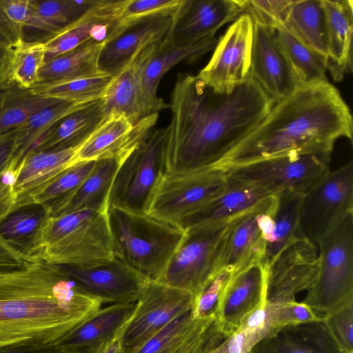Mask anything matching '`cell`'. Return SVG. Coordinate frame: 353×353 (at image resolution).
<instances>
[{
    "label": "cell",
    "mask_w": 353,
    "mask_h": 353,
    "mask_svg": "<svg viewBox=\"0 0 353 353\" xmlns=\"http://www.w3.org/2000/svg\"><path fill=\"white\" fill-rule=\"evenodd\" d=\"M275 101L252 78L228 92L197 75L177 77L168 128L167 173L216 167L263 121Z\"/></svg>",
    "instance_id": "cell-1"
},
{
    "label": "cell",
    "mask_w": 353,
    "mask_h": 353,
    "mask_svg": "<svg viewBox=\"0 0 353 353\" xmlns=\"http://www.w3.org/2000/svg\"><path fill=\"white\" fill-rule=\"evenodd\" d=\"M351 111L327 80L299 86L214 168L229 170L263 159L331 154L339 138L352 141Z\"/></svg>",
    "instance_id": "cell-2"
},
{
    "label": "cell",
    "mask_w": 353,
    "mask_h": 353,
    "mask_svg": "<svg viewBox=\"0 0 353 353\" xmlns=\"http://www.w3.org/2000/svg\"><path fill=\"white\" fill-rule=\"evenodd\" d=\"M103 303L59 265L35 261L0 274V347L54 344Z\"/></svg>",
    "instance_id": "cell-3"
},
{
    "label": "cell",
    "mask_w": 353,
    "mask_h": 353,
    "mask_svg": "<svg viewBox=\"0 0 353 353\" xmlns=\"http://www.w3.org/2000/svg\"><path fill=\"white\" fill-rule=\"evenodd\" d=\"M108 210L85 209L49 216L32 258L59 265L91 266L114 259Z\"/></svg>",
    "instance_id": "cell-4"
},
{
    "label": "cell",
    "mask_w": 353,
    "mask_h": 353,
    "mask_svg": "<svg viewBox=\"0 0 353 353\" xmlns=\"http://www.w3.org/2000/svg\"><path fill=\"white\" fill-rule=\"evenodd\" d=\"M114 256L148 281H157L179 244L184 231L147 213L108 207Z\"/></svg>",
    "instance_id": "cell-5"
},
{
    "label": "cell",
    "mask_w": 353,
    "mask_h": 353,
    "mask_svg": "<svg viewBox=\"0 0 353 353\" xmlns=\"http://www.w3.org/2000/svg\"><path fill=\"white\" fill-rule=\"evenodd\" d=\"M239 216L184 230L179 244L157 282L198 295L219 272L227 237Z\"/></svg>",
    "instance_id": "cell-6"
},
{
    "label": "cell",
    "mask_w": 353,
    "mask_h": 353,
    "mask_svg": "<svg viewBox=\"0 0 353 353\" xmlns=\"http://www.w3.org/2000/svg\"><path fill=\"white\" fill-rule=\"evenodd\" d=\"M319 272L302 303L322 316L353 300V212L317 242Z\"/></svg>",
    "instance_id": "cell-7"
},
{
    "label": "cell",
    "mask_w": 353,
    "mask_h": 353,
    "mask_svg": "<svg viewBox=\"0 0 353 353\" xmlns=\"http://www.w3.org/2000/svg\"><path fill=\"white\" fill-rule=\"evenodd\" d=\"M168 128L153 130L121 162L114 178L108 207L148 213L154 192L167 173Z\"/></svg>",
    "instance_id": "cell-8"
},
{
    "label": "cell",
    "mask_w": 353,
    "mask_h": 353,
    "mask_svg": "<svg viewBox=\"0 0 353 353\" xmlns=\"http://www.w3.org/2000/svg\"><path fill=\"white\" fill-rule=\"evenodd\" d=\"M331 154L287 155L256 161L226 170L229 185L261 188L273 194L303 195L330 171Z\"/></svg>",
    "instance_id": "cell-9"
},
{
    "label": "cell",
    "mask_w": 353,
    "mask_h": 353,
    "mask_svg": "<svg viewBox=\"0 0 353 353\" xmlns=\"http://www.w3.org/2000/svg\"><path fill=\"white\" fill-rule=\"evenodd\" d=\"M227 188L226 170L219 168L182 174L166 173L158 184L147 214L178 226L183 219Z\"/></svg>",
    "instance_id": "cell-10"
},
{
    "label": "cell",
    "mask_w": 353,
    "mask_h": 353,
    "mask_svg": "<svg viewBox=\"0 0 353 353\" xmlns=\"http://www.w3.org/2000/svg\"><path fill=\"white\" fill-rule=\"evenodd\" d=\"M353 212V161L329 171L301 199L299 227L303 237L316 245L348 212Z\"/></svg>",
    "instance_id": "cell-11"
},
{
    "label": "cell",
    "mask_w": 353,
    "mask_h": 353,
    "mask_svg": "<svg viewBox=\"0 0 353 353\" xmlns=\"http://www.w3.org/2000/svg\"><path fill=\"white\" fill-rule=\"evenodd\" d=\"M194 298L189 292L148 281L123 330V353H132L175 317L191 310Z\"/></svg>",
    "instance_id": "cell-12"
},
{
    "label": "cell",
    "mask_w": 353,
    "mask_h": 353,
    "mask_svg": "<svg viewBox=\"0 0 353 353\" xmlns=\"http://www.w3.org/2000/svg\"><path fill=\"white\" fill-rule=\"evenodd\" d=\"M254 21L241 14L227 29L197 76L219 92H228L250 77Z\"/></svg>",
    "instance_id": "cell-13"
},
{
    "label": "cell",
    "mask_w": 353,
    "mask_h": 353,
    "mask_svg": "<svg viewBox=\"0 0 353 353\" xmlns=\"http://www.w3.org/2000/svg\"><path fill=\"white\" fill-rule=\"evenodd\" d=\"M265 268V303L296 301L314 284L319 272L317 247L299 237L286 245Z\"/></svg>",
    "instance_id": "cell-14"
},
{
    "label": "cell",
    "mask_w": 353,
    "mask_h": 353,
    "mask_svg": "<svg viewBox=\"0 0 353 353\" xmlns=\"http://www.w3.org/2000/svg\"><path fill=\"white\" fill-rule=\"evenodd\" d=\"M174 12L157 13L119 21L100 51L99 71L114 77L144 47L150 43H161L170 32Z\"/></svg>",
    "instance_id": "cell-15"
},
{
    "label": "cell",
    "mask_w": 353,
    "mask_h": 353,
    "mask_svg": "<svg viewBox=\"0 0 353 353\" xmlns=\"http://www.w3.org/2000/svg\"><path fill=\"white\" fill-rule=\"evenodd\" d=\"M61 266L85 292L104 303H135L148 281L117 257L91 266Z\"/></svg>",
    "instance_id": "cell-16"
},
{
    "label": "cell",
    "mask_w": 353,
    "mask_h": 353,
    "mask_svg": "<svg viewBox=\"0 0 353 353\" xmlns=\"http://www.w3.org/2000/svg\"><path fill=\"white\" fill-rule=\"evenodd\" d=\"M254 24L250 75L276 102L300 85L277 41L276 30Z\"/></svg>",
    "instance_id": "cell-17"
},
{
    "label": "cell",
    "mask_w": 353,
    "mask_h": 353,
    "mask_svg": "<svg viewBox=\"0 0 353 353\" xmlns=\"http://www.w3.org/2000/svg\"><path fill=\"white\" fill-rule=\"evenodd\" d=\"M265 305V268L261 262H256L232 273L216 315V332L225 339L245 316Z\"/></svg>",
    "instance_id": "cell-18"
},
{
    "label": "cell",
    "mask_w": 353,
    "mask_h": 353,
    "mask_svg": "<svg viewBox=\"0 0 353 353\" xmlns=\"http://www.w3.org/2000/svg\"><path fill=\"white\" fill-rule=\"evenodd\" d=\"M241 14L238 0H183L174 13L165 40L183 45L215 36L223 26Z\"/></svg>",
    "instance_id": "cell-19"
},
{
    "label": "cell",
    "mask_w": 353,
    "mask_h": 353,
    "mask_svg": "<svg viewBox=\"0 0 353 353\" xmlns=\"http://www.w3.org/2000/svg\"><path fill=\"white\" fill-rule=\"evenodd\" d=\"M159 114L132 124L118 114L107 115L101 124L78 149L76 161L118 158L121 161L154 130Z\"/></svg>",
    "instance_id": "cell-20"
},
{
    "label": "cell",
    "mask_w": 353,
    "mask_h": 353,
    "mask_svg": "<svg viewBox=\"0 0 353 353\" xmlns=\"http://www.w3.org/2000/svg\"><path fill=\"white\" fill-rule=\"evenodd\" d=\"M214 321L194 318L191 309L172 319L132 353H202L223 339Z\"/></svg>",
    "instance_id": "cell-21"
},
{
    "label": "cell",
    "mask_w": 353,
    "mask_h": 353,
    "mask_svg": "<svg viewBox=\"0 0 353 353\" xmlns=\"http://www.w3.org/2000/svg\"><path fill=\"white\" fill-rule=\"evenodd\" d=\"M126 2L127 0H101L81 18L48 37L44 41L46 61L90 40L104 41L120 21Z\"/></svg>",
    "instance_id": "cell-22"
},
{
    "label": "cell",
    "mask_w": 353,
    "mask_h": 353,
    "mask_svg": "<svg viewBox=\"0 0 353 353\" xmlns=\"http://www.w3.org/2000/svg\"><path fill=\"white\" fill-rule=\"evenodd\" d=\"M216 43L215 36L183 45L172 44L165 39L156 48L142 72L143 101L147 117L170 107L157 94L164 74L180 62L198 59L214 49Z\"/></svg>",
    "instance_id": "cell-23"
},
{
    "label": "cell",
    "mask_w": 353,
    "mask_h": 353,
    "mask_svg": "<svg viewBox=\"0 0 353 353\" xmlns=\"http://www.w3.org/2000/svg\"><path fill=\"white\" fill-rule=\"evenodd\" d=\"M250 353H345L323 317L283 326L259 341Z\"/></svg>",
    "instance_id": "cell-24"
},
{
    "label": "cell",
    "mask_w": 353,
    "mask_h": 353,
    "mask_svg": "<svg viewBox=\"0 0 353 353\" xmlns=\"http://www.w3.org/2000/svg\"><path fill=\"white\" fill-rule=\"evenodd\" d=\"M135 307L136 302L101 307L54 344L62 353H92L125 327Z\"/></svg>",
    "instance_id": "cell-25"
},
{
    "label": "cell",
    "mask_w": 353,
    "mask_h": 353,
    "mask_svg": "<svg viewBox=\"0 0 353 353\" xmlns=\"http://www.w3.org/2000/svg\"><path fill=\"white\" fill-rule=\"evenodd\" d=\"M275 196L268 197L237 218L227 237L219 271L227 270L234 273L256 262L263 264L265 242L259 217Z\"/></svg>",
    "instance_id": "cell-26"
},
{
    "label": "cell",
    "mask_w": 353,
    "mask_h": 353,
    "mask_svg": "<svg viewBox=\"0 0 353 353\" xmlns=\"http://www.w3.org/2000/svg\"><path fill=\"white\" fill-rule=\"evenodd\" d=\"M160 43L144 47L123 70L112 77L101 98L107 115L123 116L134 125L147 117L143 101L142 72Z\"/></svg>",
    "instance_id": "cell-27"
},
{
    "label": "cell",
    "mask_w": 353,
    "mask_h": 353,
    "mask_svg": "<svg viewBox=\"0 0 353 353\" xmlns=\"http://www.w3.org/2000/svg\"><path fill=\"white\" fill-rule=\"evenodd\" d=\"M326 25L327 70L336 81L352 72L353 2L322 0Z\"/></svg>",
    "instance_id": "cell-28"
},
{
    "label": "cell",
    "mask_w": 353,
    "mask_h": 353,
    "mask_svg": "<svg viewBox=\"0 0 353 353\" xmlns=\"http://www.w3.org/2000/svg\"><path fill=\"white\" fill-rule=\"evenodd\" d=\"M78 149L37 152L28 156L14 176L12 187L16 203L14 210L22 207L32 195L76 163Z\"/></svg>",
    "instance_id": "cell-29"
},
{
    "label": "cell",
    "mask_w": 353,
    "mask_h": 353,
    "mask_svg": "<svg viewBox=\"0 0 353 353\" xmlns=\"http://www.w3.org/2000/svg\"><path fill=\"white\" fill-rule=\"evenodd\" d=\"M106 117L102 99L85 103L60 120L35 152L79 148Z\"/></svg>",
    "instance_id": "cell-30"
},
{
    "label": "cell",
    "mask_w": 353,
    "mask_h": 353,
    "mask_svg": "<svg viewBox=\"0 0 353 353\" xmlns=\"http://www.w3.org/2000/svg\"><path fill=\"white\" fill-rule=\"evenodd\" d=\"M273 194L251 186L229 185L220 195L183 219V230L199 225L233 219L252 209Z\"/></svg>",
    "instance_id": "cell-31"
},
{
    "label": "cell",
    "mask_w": 353,
    "mask_h": 353,
    "mask_svg": "<svg viewBox=\"0 0 353 353\" xmlns=\"http://www.w3.org/2000/svg\"><path fill=\"white\" fill-rule=\"evenodd\" d=\"M104 41L90 40L68 52L46 61L40 70L38 84L104 75L98 67L99 56Z\"/></svg>",
    "instance_id": "cell-32"
},
{
    "label": "cell",
    "mask_w": 353,
    "mask_h": 353,
    "mask_svg": "<svg viewBox=\"0 0 353 353\" xmlns=\"http://www.w3.org/2000/svg\"><path fill=\"white\" fill-rule=\"evenodd\" d=\"M87 103L62 100L35 114L20 125L17 128V146L10 172L15 176L23 161L37 151L52 128L63 117Z\"/></svg>",
    "instance_id": "cell-33"
},
{
    "label": "cell",
    "mask_w": 353,
    "mask_h": 353,
    "mask_svg": "<svg viewBox=\"0 0 353 353\" xmlns=\"http://www.w3.org/2000/svg\"><path fill=\"white\" fill-rule=\"evenodd\" d=\"M121 161L118 158L96 160L79 188L52 216L85 209L108 210L110 191Z\"/></svg>",
    "instance_id": "cell-34"
},
{
    "label": "cell",
    "mask_w": 353,
    "mask_h": 353,
    "mask_svg": "<svg viewBox=\"0 0 353 353\" xmlns=\"http://www.w3.org/2000/svg\"><path fill=\"white\" fill-rule=\"evenodd\" d=\"M281 28L327 59L326 25L322 0L293 1Z\"/></svg>",
    "instance_id": "cell-35"
},
{
    "label": "cell",
    "mask_w": 353,
    "mask_h": 353,
    "mask_svg": "<svg viewBox=\"0 0 353 353\" xmlns=\"http://www.w3.org/2000/svg\"><path fill=\"white\" fill-rule=\"evenodd\" d=\"M302 196L290 191L276 194L273 230L265 246L264 267H267L286 245L299 237H303L299 227Z\"/></svg>",
    "instance_id": "cell-36"
},
{
    "label": "cell",
    "mask_w": 353,
    "mask_h": 353,
    "mask_svg": "<svg viewBox=\"0 0 353 353\" xmlns=\"http://www.w3.org/2000/svg\"><path fill=\"white\" fill-rule=\"evenodd\" d=\"M48 216L43 205L31 204L20 207L12 211L0 224V236L11 246L34 259L32 255L41 229Z\"/></svg>",
    "instance_id": "cell-37"
},
{
    "label": "cell",
    "mask_w": 353,
    "mask_h": 353,
    "mask_svg": "<svg viewBox=\"0 0 353 353\" xmlns=\"http://www.w3.org/2000/svg\"><path fill=\"white\" fill-rule=\"evenodd\" d=\"M94 163L95 161L74 163L32 195L23 206L41 205L46 208L49 216H54L79 188L92 170Z\"/></svg>",
    "instance_id": "cell-38"
},
{
    "label": "cell",
    "mask_w": 353,
    "mask_h": 353,
    "mask_svg": "<svg viewBox=\"0 0 353 353\" xmlns=\"http://www.w3.org/2000/svg\"><path fill=\"white\" fill-rule=\"evenodd\" d=\"M276 36L300 86L327 81V59L283 28L276 29Z\"/></svg>",
    "instance_id": "cell-39"
},
{
    "label": "cell",
    "mask_w": 353,
    "mask_h": 353,
    "mask_svg": "<svg viewBox=\"0 0 353 353\" xmlns=\"http://www.w3.org/2000/svg\"><path fill=\"white\" fill-rule=\"evenodd\" d=\"M44 41L25 40L10 50L7 85L29 90L38 84L39 72L46 63Z\"/></svg>",
    "instance_id": "cell-40"
},
{
    "label": "cell",
    "mask_w": 353,
    "mask_h": 353,
    "mask_svg": "<svg viewBox=\"0 0 353 353\" xmlns=\"http://www.w3.org/2000/svg\"><path fill=\"white\" fill-rule=\"evenodd\" d=\"M61 101L43 97L30 90H21L14 86L0 108V137L18 128L35 114Z\"/></svg>",
    "instance_id": "cell-41"
},
{
    "label": "cell",
    "mask_w": 353,
    "mask_h": 353,
    "mask_svg": "<svg viewBox=\"0 0 353 353\" xmlns=\"http://www.w3.org/2000/svg\"><path fill=\"white\" fill-rule=\"evenodd\" d=\"M112 78L104 74L61 83L37 84L29 90L46 98L87 103L101 99Z\"/></svg>",
    "instance_id": "cell-42"
},
{
    "label": "cell",
    "mask_w": 353,
    "mask_h": 353,
    "mask_svg": "<svg viewBox=\"0 0 353 353\" xmlns=\"http://www.w3.org/2000/svg\"><path fill=\"white\" fill-rule=\"evenodd\" d=\"M274 330L268 323L264 305L245 316L222 343L202 353H250L259 341Z\"/></svg>",
    "instance_id": "cell-43"
},
{
    "label": "cell",
    "mask_w": 353,
    "mask_h": 353,
    "mask_svg": "<svg viewBox=\"0 0 353 353\" xmlns=\"http://www.w3.org/2000/svg\"><path fill=\"white\" fill-rule=\"evenodd\" d=\"M100 1H37V9L41 17L57 32L81 18Z\"/></svg>",
    "instance_id": "cell-44"
},
{
    "label": "cell",
    "mask_w": 353,
    "mask_h": 353,
    "mask_svg": "<svg viewBox=\"0 0 353 353\" xmlns=\"http://www.w3.org/2000/svg\"><path fill=\"white\" fill-rule=\"evenodd\" d=\"M243 13L254 23L274 30L281 28L293 3L292 0H238Z\"/></svg>",
    "instance_id": "cell-45"
},
{
    "label": "cell",
    "mask_w": 353,
    "mask_h": 353,
    "mask_svg": "<svg viewBox=\"0 0 353 353\" xmlns=\"http://www.w3.org/2000/svg\"><path fill=\"white\" fill-rule=\"evenodd\" d=\"M232 272L221 270L205 285L201 292L195 296L192 313L194 318L215 319L225 288Z\"/></svg>",
    "instance_id": "cell-46"
},
{
    "label": "cell",
    "mask_w": 353,
    "mask_h": 353,
    "mask_svg": "<svg viewBox=\"0 0 353 353\" xmlns=\"http://www.w3.org/2000/svg\"><path fill=\"white\" fill-rule=\"evenodd\" d=\"M267 318L270 327L277 328L302 323H307L320 319L308 305L301 302L290 301L265 305Z\"/></svg>",
    "instance_id": "cell-47"
},
{
    "label": "cell",
    "mask_w": 353,
    "mask_h": 353,
    "mask_svg": "<svg viewBox=\"0 0 353 353\" xmlns=\"http://www.w3.org/2000/svg\"><path fill=\"white\" fill-rule=\"evenodd\" d=\"M5 10L16 24L26 28L46 32L50 37L55 30L40 16L35 0H3Z\"/></svg>",
    "instance_id": "cell-48"
},
{
    "label": "cell",
    "mask_w": 353,
    "mask_h": 353,
    "mask_svg": "<svg viewBox=\"0 0 353 353\" xmlns=\"http://www.w3.org/2000/svg\"><path fill=\"white\" fill-rule=\"evenodd\" d=\"M345 353H353V300L322 316Z\"/></svg>",
    "instance_id": "cell-49"
},
{
    "label": "cell",
    "mask_w": 353,
    "mask_h": 353,
    "mask_svg": "<svg viewBox=\"0 0 353 353\" xmlns=\"http://www.w3.org/2000/svg\"><path fill=\"white\" fill-rule=\"evenodd\" d=\"M183 0H127L120 21L164 12H174Z\"/></svg>",
    "instance_id": "cell-50"
},
{
    "label": "cell",
    "mask_w": 353,
    "mask_h": 353,
    "mask_svg": "<svg viewBox=\"0 0 353 353\" xmlns=\"http://www.w3.org/2000/svg\"><path fill=\"white\" fill-rule=\"evenodd\" d=\"M23 41V29L10 19L0 0V46L10 51Z\"/></svg>",
    "instance_id": "cell-51"
},
{
    "label": "cell",
    "mask_w": 353,
    "mask_h": 353,
    "mask_svg": "<svg viewBox=\"0 0 353 353\" xmlns=\"http://www.w3.org/2000/svg\"><path fill=\"white\" fill-rule=\"evenodd\" d=\"M35 261L0 236V274L23 269Z\"/></svg>",
    "instance_id": "cell-52"
},
{
    "label": "cell",
    "mask_w": 353,
    "mask_h": 353,
    "mask_svg": "<svg viewBox=\"0 0 353 353\" xmlns=\"http://www.w3.org/2000/svg\"><path fill=\"white\" fill-rule=\"evenodd\" d=\"M14 175L8 170L0 173V224L14 209Z\"/></svg>",
    "instance_id": "cell-53"
},
{
    "label": "cell",
    "mask_w": 353,
    "mask_h": 353,
    "mask_svg": "<svg viewBox=\"0 0 353 353\" xmlns=\"http://www.w3.org/2000/svg\"><path fill=\"white\" fill-rule=\"evenodd\" d=\"M17 139V128L0 137V173L9 170Z\"/></svg>",
    "instance_id": "cell-54"
},
{
    "label": "cell",
    "mask_w": 353,
    "mask_h": 353,
    "mask_svg": "<svg viewBox=\"0 0 353 353\" xmlns=\"http://www.w3.org/2000/svg\"><path fill=\"white\" fill-rule=\"evenodd\" d=\"M0 353H62L54 344L23 343L0 347Z\"/></svg>",
    "instance_id": "cell-55"
},
{
    "label": "cell",
    "mask_w": 353,
    "mask_h": 353,
    "mask_svg": "<svg viewBox=\"0 0 353 353\" xmlns=\"http://www.w3.org/2000/svg\"><path fill=\"white\" fill-rule=\"evenodd\" d=\"M123 329L114 336L101 343L92 353H123L122 346V333Z\"/></svg>",
    "instance_id": "cell-56"
},
{
    "label": "cell",
    "mask_w": 353,
    "mask_h": 353,
    "mask_svg": "<svg viewBox=\"0 0 353 353\" xmlns=\"http://www.w3.org/2000/svg\"><path fill=\"white\" fill-rule=\"evenodd\" d=\"M10 51L0 46V89L7 85V73Z\"/></svg>",
    "instance_id": "cell-57"
},
{
    "label": "cell",
    "mask_w": 353,
    "mask_h": 353,
    "mask_svg": "<svg viewBox=\"0 0 353 353\" xmlns=\"http://www.w3.org/2000/svg\"><path fill=\"white\" fill-rule=\"evenodd\" d=\"M3 97L0 94V108H1V106L3 105Z\"/></svg>",
    "instance_id": "cell-58"
}]
</instances>
